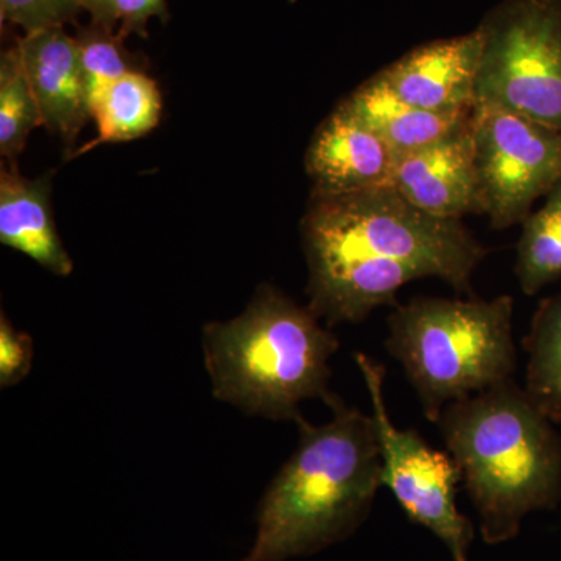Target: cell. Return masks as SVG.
<instances>
[{
    "label": "cell",
    "mask_w": 561,
    "mask_h": 561,
    "mask_svg": "<svg viewBox=\"0 0 561 561\" xmlns=\"http://www.w3.org/2000/svg\"><path fill=\"white\" fill-rule=\"evenodd\" d=\"M80 11L79 0H0L2 21L20 25L25 33L62 27Z\"/></svg>",
    "instance_id": "cell-20"
},
{
    "label": "cell",
    "mask_w": 561,
    "mask_h": 561,
    "mask_svg": "<svg viewBox=\"0 0 561 561\" xmlns=\"http://www.w3.org/2000/svg\"><path fill=\"white\" fill-rule=\"evenodd\" d=\"M43 125L38 102L25 73L18 46L0 57V153L13 161L20 157L28 136Z\"/></svg>",
    "instance_id": "cell-18"
},
{
    "label": "cell",
    "mask_w": 561,
    "mask_h": 561,
    "mask_svg": "<svg viewBox=\"0 0 561 561\" xmlns=\"http://www.w3.org/2000/svg\"><path fill=\"white\" fill-rule=\"evenodd\" d=\"M122 41L119 35L98 25H92L77 38L91 116L103 95L133 70Z\"/></svg>",
    "instance_id": "cell-19"
},
{
    "label": "cell",
    "mask_w": 561,
    "mask_h": 561,
    "mask_svg": "<svg viewBox=\"0 0 561 561\" xmlns=\"http://www.w3.org/2000/svg\"><path fill=\"white\" fill-rule=\"evenodd\" d=\"M398 154L364 122L339 105L321 122L306 153L313 191L353 194L391 186Z\"/></svg>",
    "instance_id": "cell-11"
},
{
    "label": "cell",
    "mask_w": 561,
    "mask_h": 561,
    "mask_svg": "<svg viewBox=\"0 0 561 561\" xmlns=\"http://www.w3.org/2000/svg\"><path fill=\"white\" fill-rule=\"evenodd\" d=\"M446 451L490 546L513 540L527 515L561 501V435L513 379L443 409Z\"/></svg>",
    "instance_id": "cell-3"
},
{
    "label": "cell",
    "mask_w": 561,
    "mask_h": 561,
    "mask_svg": "<svg viewBox=\"0 0 561 561\" xmlns=\"http://www.w3.org/2000/svg\"><path fill=\"white\" fill-rule=\"evenodd\" d=\"M81 10L88 11L92 18V25L113 32L117 24L114 0H79Z\"/></svg>",
    "instance_id": "cell-23"
},
{
    "label": "cell",
    "mask_w": 561,
    "mask_h": 561,
    "mask_svg": "<svg viewBox=\"0 0 561 561\" xmlns=\"http://www.w3.org/2000/svg\"><path fill=\"white\" fill-rule=\"evenodd\" d=\"M320 317L264 284L245 311L203 328L216 400L273 421L301 419L302 401L334 398L331 357L339 341Z\"/></svg>",
    "instance_id": "cell-4"
},
{
    "label": "cell",
    "mask_w": 561,
    "mask_h": 561,
    "mask_svg": "<svg viewBox=\"0 0 561 561\" xmlns=\"http://www.w3.org/2000/svg\"><path fill=\"white\" fill-rule=\"evenodd\" d=\"M117 24H121L119 38H127L133 33L147 35V24L151 18L168 20V5L165 0H114Z\"/></svg>",
    "instance_id": "cell-22"
},
{
    "label": "cell",
    "mask_w": 561,
    "mask_h": 561,
    "mask_svg": "<svg viewBox=\"0 0 561 561\" xmlns=\"http://www.w3.org/2000/svg\"><path fill=\"white\" fill-rule=\"evenodd\" d=\"M478 28L474 105L513 111L561 133V0H502Z\"/></svg>",
    "instance_id": "cell-6"
},
{
    "label": "cell",
    "mask_w": 561,
    "mask_h": 561,
    "mask_svg": "<svg viewBox=\"0 0 561 561\" xmlns=\"http://www.w3.org/2000/svg\"><path fill=\"white\" fill-rule=\"evenodd\" d=\"M386 348L437 424L454 401L512 379L513 298L416 297L390 313Z\"/></svg>",
    "instance_id": "cell-5"
},
{
    "label": "cell",
    "mask_w": 561,
    "mask_h": 561,
    "mask_svg": "<svg viewBox=\"0 0 561 561\" xmlns=\"http://www.w3.org/2000/svg\"><path fill=\"white\" fill-rule=\"evenodd\" d=\"M371 400V415L381 453V485L393 494L413 523L426 527L448 549L453 561H470L476 530L457 507L459 467L448 451H438L413 430L394 426L387 409L386 367L365 353H354Z\"/></svg>",
    "instance_id": "cell-7"
},
{
    "label": "cell",
    "mask_w": 561,
    "mask_h": 561,
    "mask_svg": "<svg viewBox=\"0 0 561 561\" xmlns=\"http://www.w3.org/2000/svg\"><path fill=\"white\" fill-rule=\"evenodd\" d=\"M391 187L415 208L440 219L481 214L471 119L437 142L398 154Z\"/></svg>",
    "instance_id": "cell-10"
},
{
    "label": "cell",
    "mask_w": 561,
    "mask_h": 561,
    "mask_svg": "<svg viewBox=\"0 0 561 561\" xmlns=\"http://www.w3.org/2000/svg\"><path fill=\"white\" fill-rule=\"evenodd\" d=\"M51 176L28 180L16 171L0 173V242L21 251L57 276H69L73 262L62 245L50 208Z\"/></svg>",
    "instance_id": "cell-13"
},
{
    "label": "cell",
    "mask_w": 561,
    "mask_h": 561,
    "mask_svg": "<svg viewBox=\"0 0 561 561\" xmlns=\"http://www.w3.org/2000/svg\"><path fill=\"white\" fill-rule=\"evenodd\" d=\"M342 105L364 122L397 154L437 142L467 125L471 113H431L402 102L375 76L356 88Z\"/></svg>",
    "instance_id": "cell-14"
},
{
    "label": "cell",
    "mask_w": 561,
    "mask_h": 561,
    "mask_svg": "<svg viewBox=\"0 0 561 561\" xmlns=\"http://www.w3.org/2000/svg\"><path fill=\"white\" fill-rule=\"evenodd\" d=\"M332 419L297 421L300 442L260 502L256 537L239 561H287L348 540L367 522L381 489L373 415L334 394Z\"/></svg>",
    "instance_id": "cell-2"
},
{
    "label": "cell",
    "mask_w": 561,
    "mask_h": 561,
    "mask_svg": "<svg viewBox=\"0 0 561 561\" xmlns=\"http://www.w3.org/2000/svg\"><path fill=\"white\" fill-rule=\"evenodd\" d=\"M309 309L327 327L360 323L423 278L471 295L489 250L460 220L431 216L391 186L353 194L312 191L301 221Z\"/></svg>",
    "instance_id": "cell-1"
},
{
    "label": "cell",
    "mask_w": 561,
    "mask_h": 561,
    "mask_svg": "<svg viewBox=\"0 0 561 561\" xmlns=\"http://www.w3.org/2000/svg\"><path fill=\"white\" fill-rule=\"evenodd\" d=\"M33 364V341L16 331L5 313L0 317V387L9 389L27 378Z\"/></svg>",
    "instance_id": "cell-21"
},
{
    "label": "cell",
    "mask_w": 561,
    "mask_h": 561,
    "mask_svg": "<svg viewBox=\"0 0 561 561\" xmlns=\"http://www.w3.org/2000/svg\"><path fill=\"white\" fill-rule=\"evenodd\" d=\"M16 46L44 127L72 150L84 124L92 119L77 38H70L62 27H50L25 33Z\"/></svg>",
    "instance_id": "cell-12"
},
{
    "label": "cell",
    "mask_w": 561,
    "mask_h": 561,
    "mask_svg": "<svg viewBox=\"0 0 561 561\" xmlns=\"http://www.w3.org/2000/svg\"><path fill=\"white\" fill-rule=\"evenodd\" d=\"M482 33L432 41L391 62L376 79L397 98L431 113H470L481 61Z\"/></svg>",
    "instance_id": "cell-9"
},
{
    "label": "cell",
    "mask_w": 561,
    "mask_h": 561,
    "mask_svg": "<svg viewBox=\"0 0 561 561\" xmlns=\"http://www.w3.org/2000/svg\"><path fill=\"white\" fill-rule=\"evenodd\" d=\"M524 348V390L542 415L561 424V291L538 305Z\"/></svg>",
    "instance_id": "cell-16"
},
{
    "label": "cell",
    "mask_w": 561,
    "mask_h": 561,
    "mask_svg": "<svg viewBox=\"0 0 561 561\" xmlns=\"http://www.w3.org/2000/svg\"><path fill=\"white\" fill-rule=\"evenodd\" d=\"M479 208L494 230L523 224L561 180V133L513 111L471 113Z\"/></svg>",
    "instance_id": "cell-8"
},
{
    "label": "cell",
    "mask_w": 561,
    "mask_h": 561,
    "mask_svg": "<svg viewBox=\"0 0 561 561\" xmlns=\"http://www.w3.org/2000/svg\"><path fill=\"white\" fill-rule=\"evenodd\" d=\"M161 111L158 84L146 73L131 70L92 110V119L98 124V138L77 150L72 157H80L102 144L142 138L160 124Z\"/></svg>",
    "instance_id": "cell-15"
},
{
    "label": "cell",
    "mask_w": 561,
    "mask_h": 561,
    "mask_svg": "<svg viewBox=\"0 0 561 561\" xmlns=\"http://www.w3.org/2000/svg\"><path fill=\"white\" fill-rule=\"evenodd\" d=\"M515 273L529 297L561 278V180L546 195L545 205L523 221Z\"/></svg>",
    "instance_id": "cell-17"
}]
</instances>
